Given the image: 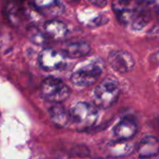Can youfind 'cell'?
<instances>
[{
    "mask_svg": "<svg viewBox=\"0 0 159 159\" xmlns=\"http://www.w3.org/2000/svg\"><path fill=\"white\" fill-rule=\"evenodd\" d=\"M120 94L118 83L111 78L105 79L98 85L93 93L94 102L98 107L109 108L113 106Z\"/></svg>",
    "mask_w": 159,
    "mask_h": 159,
    "instance_id": "3957f363",
    "label": "cell"
},
{
    "mask_svg": "<svg viewBox=\"0 0 159 159\" xmlns=\"http://www.w3.org/2000/svg\"><path fill=\"white\" fill-rule=\"evenodd\" d=\"M119 141L120 143H115V145L111 146L109 153H111L113 157H124L131 153V147L127 143V141H122V140Z\"/></svg>",
    "mask_w": 159,
    "mask_h": 159,
    "instance_id": "9a60e30c",
    "label": "cell"
},
{
    "mask_svg": "<svg viewBox=\"0 0 159 159\" xmlns=\"http://www.w3.org/2000/svg\"><path fill=\"white\" fill-rule=\"evenodd\" d=\"M70 121H72L77 128L87 129L92 127L98 117V109L88 102H77L70 111Z\"/></svg>",
    "mask_w": 159,
    "mask_h": 159,
    "instance_id": "5b68a950",
    "label": "cell"
},
{
    "mask_svg": "<svg viewBox=\"0 0 159 159\" xmlns=\"http://www.w3.org/2000/svg\"><path fill=\"white\" fill-rule=\"evenodd\" d=\"M65 57L77 59L87 56L90 52V46L85 41H74L65 44L61 49Z\"/></svg>",
    "mask_w": 159,
    "mask_h": 159,
    "instance_id": "9c48e42d",
    "label": "cell"
},
{
    "mask_svg": "<svg viewBox=\"0 0 159 159\" xmlns=\"http://www.w3.org/2000/svg\"><path fill=\"white\" fill-rule=\"evenodd\" d=\"M40 94L49 102L61 103L69 97L70 89L61 79L48 77L40 86Z\"/></svg>",
    "mask_w": 159,
    "mask_h": 159,
    "instance_id": "277c9868",
    "label": "cell"
},
{
    "mask_svg": "<svg viewBox=\"0 0 159 159\" xmlns=\"http://www.w3.org/2000/svg\"><path fill=\"white\" fill-rule=\"evenodd\" d=\"M92 5L98 7H103L107 4V0H89Z\"/></svg>",
    "mask_w": 159,
    "mask_h": 159,
    "instance_id": "2e32d148",
    "label": "cell"
},
{
    "mask_svg": "<svg viewBox=\"0 0 159 159\" xmlns=\"http://www.w3.org/2000/svg\"><path fill=\"white\" fill-rule=\"evenodd\" d=\"M38 62L40 67L45 71H56L64 68L65 56L61 51L55 50L50 48H44L39 56Z\"/></svg>",
    "mask_w": 159,
    "mask_h": 159,
    "instance_id": "8992f818",
    "label": "cell"
},
{
    "mask_svg": "<svg viewBox=\"0 0 159 159\" xmlns=\"http://www.w3.org/2000/svg\"><path fill=\"white\" fill-rule=\"evenodd\" d=\"M112 7L118 20L133 30H142L149 21L147 5L140 0H113Z\"/></svg>",
    "mask_w": 159,
    "mask_h": 159,
    "instance_id": "6da1fadb",
    "label": "cell"
},
{
    "mask_svg": "<svg viewBox=\"0 0 159 159\" xmlns=\"http://www.w3.org/2000/svg\"><path fill=\"white\" fill-rule=\"evenodd\" d=\"M44 29H45L46 34L50 38L57 40V41H61L64 39L68 34L67 26L63 22L57 20H48L44 25Z\"/></svg>",
    "mask_w": 159,
    "mask_h": 159,
    "instance_id": "8fae6325",
    "label": "cell"
},
{
    "mask_svg": "<svg viewBox=\"0 0 159 159\" xmlns=\"http://www.w3.org/2000/svg\"><path fill=\"white\" fill-rule=\"evenodd\" d=\"M48 115L52 122L60 128L66 127L70 122L69 112L58 103L48 109Z\"/></svg>",
    "mask_w": 159,
    "mask_h": 159,
    "instance_id": "4fadbf2b",
    "label": "cell"
},
{
    "mask_svg": "<svg viewBox=\"0 0 159 159\" xmlns=\"http://www.w3.org/2000/svg\"><path fill=\"white\" fill-rule=\"evenodd\" d=\"M146 5H157L158 0H140Z\"/></svg>",
    "mask_w": 159,
    "mask_h": 159,
    "instance_id": "e0dca14e",
    "label": "cell"
},
{
    "mask_svg": "<svg viewBox=\"0 0 159 159\" xmlns=\"http://www.w3.org/2000/svg\"><path fill=\"white\" fill-rule=\"evenodd\" d=\"M108 61L111 67L120 74L129 73L135 66V61L132 56L124 50L112 51L109 55Z\"/></svg>",
    "mask_w": 159,
    "mask_h": 159,
    "instance_id": "52a82bcc",
    "label": "cell"
},
{
    "mask_svg": "<svg viewBox=\"0 0 159 159\" xmlns=\"http://www.w3.org/2000/svg\"><path fill=\"white\" fill-rule=\"evenodd\" d=\"M104 69V62L101 59H94L80 65L72 74L71 80L77 87L93 85L101 76Z\"/></svg>",
    "mask_w": 159,
    "mask_h": 159,
    "instance_id": "7a4b0ae2",
    "label": "cell"
},
{
    "mask_svg": "<svg viewBox=\"0 0 159 159\" xmlns=\"http://www.w3.org/2000/svg\"><path fill=\"white\" fill-rule=\"evenodd\" d=\"M138 127L135 121H133L130 118H123L120 120L114 128L113 132L114 135L118 140L122 141H128L134 137V135L137 133Z\"/></svg>",
    "mask_w": 159,
    "mask_h": 159,
    "instance_id": "ba28073f",
    "label": "cell"
},
{
    "mask_svg": "<svg viewBox=\"0 0 159 159\" xmlns=\"http://www.w3.org/2000/svg\"><path fill=\"white\" fill-rule=\"evenodd\" d=\"M35 7L45 15L58 16L64 9L60 0H33Z\"/></svg>",
    "mask_w": 159,
    "mask_h": 159,
    "instance_id": "30bf717a",
    "label": "cell"
},
{
    "mask_svg": "<svg viewBox=\"0 0 159 159\" xmlns=\"http://www.w3.org/2000/svg\"><path fill=\"white\" fill-rule=\"evenodd\" d=\"M138 153L140 157H151L158 153V140L154 136L144 137L138 145Z\"/></svg>",
    "mask_w": 159,
    "mask_h": 159,
    "instance_id": "7c38bea8",
    "label": "cell"
},
{
    "mask_svg": "<svg viewBox=\"0 0 159 159\" xmlns=\"http://www.w3.org/2000/svg\"><path fill=\"white\" fill-rule=\"evenodd\" d=\"M80 20L86 23L88 26L90 27H96L102 25L108 21V18L102 14H96L91 12H84L82 15H80Z\"/></svg>",
    "mask_w": 159,
    "mask_h": 159,
    "instance_id": "5bb4252c",
    "label": "cell"
}]
</instances>
